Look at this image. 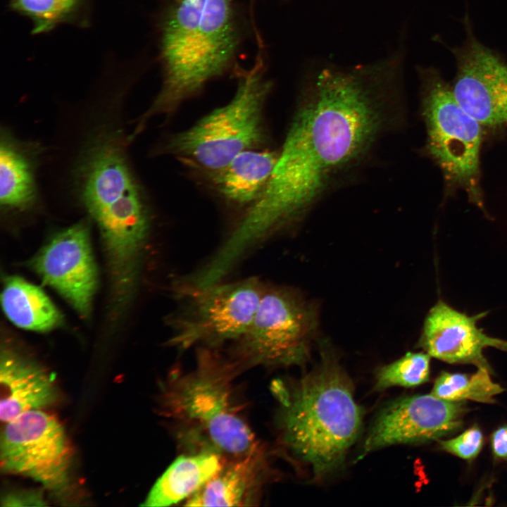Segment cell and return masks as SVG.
<instances>
[{"mask_svg":"<svg viewBox=\"0 0 507 507\" xmlns=\"http://www.w3.org/2000/svg\"><path fill=\"white\" fill-rule=\"evenodd\" d=\"M279 152L247 150L220 170L208 172L215 189L227 201L238 205L254 204L263 194Z\"/></svg>","mask_w":507,"mask_h":507,"instance_id":"18","label":"cell"},{"mask_svg":"<svg viewBox=\"0 0 507 507\" xmlns=\"http://www.w3.org/2000/svg\"><path fill=\"white\" fill-rule=\"evenodd\" d=\"M441 447L447 452L463 459L477 456L483 444V435L477 427H472L458 437L449 440H440Z\"/></svg>","mask_w":507,"mask_h":507,"instance_id":"24","label":"cell"},{"mask_svg":"<svg viewBox=\"0 0 507 507\" xmlns=\"http://www.w3.org/2000/svg\"><path fill=\"white\" fill-rule=\"evenodd\" d=\"M234 75L237 87L230 101L170 137L161 152L213 172L264 142L265 106L273 87L266 75L265 54H257L250 68L240 67Z\"/></svg>","mask_w":507,"mask_h":507,"instance_id":"5","label":"cell"},{"mask_svg":"<svg viewBox=\"0 0 507 507\" xmlns=\"http://www.w3.org/2000/svg\"><path fill=\"white\" fill-rule=\"evenodd\" d=\"M318 311L298 293L265 287L258 307L230 356L242 370L301 365L308 360L318 328Z\"/></svg>","mask_w":507,"mask_h":507,"instance_id":"8","label":"cell"},{"mask_svg":"<svg viewBox=\"0 0 507 507\" xmlns=\"http://www.w3.org/2000/svg\"><path fill=\"white\" fill-rule=\"evenodd\" d=\"M32 268L82 316L89 315L98 283L89 232L84 221L63 230L34 257Z\"/></svg>","mask_w":507,"mask_h":507,"instance_id":"12","label":"cell"},{"mask_svg":"<svg viewBox=\"0 0 507 507\" xmlns=\"http://www.w3.org/2000/svg\"><path fill=\"white\" fill-rule=\"evenodd\" d=\"M0 385V418L5 423L25 412L51 406L58 397L50 374L8 351L1 356Z\"/></svg>","mask_w":507,"mask_h":507,"instance_id":"16","label":"cell"},{"mask_svg":"<svg viewBox=\"0 0 507 507\" xmlns=\"http://www.w3.org/2000/svg\"><path fill=\"white\" fill-rule=\"evenodd\" d=\"M223 458L213 453H181L158 477L142 506L162 507L187 501L221 468Z\"/></svg>","mask_w":507,"mask_h":507,"instance_id":"19","label":"cell"},{"mask_svg":"<svg viewBox=\"0 0 507 507\" xmlns=\"http://www.w3.org/2000/svg\"><path fill=\"white\" fill-rule=\"evenodd\" d=\"M1 299L6 317L23 329L46 332L62 322L61 313L44 291L21 277L5 280Z\"/></svg>","mask_w":507,"mask_h":507,"instance_id":"20","label":"cell"},{"mask_svg":"<svg viewBox=\"0 0 507 507\" xmlns=\"http://www.w3.org/2000/svg\"><path fill=\"white\" fill-rule=\"evenodd\" d=\"M320 355L318 365L299 380L270 384L275 451L314 482L342 465L362 424L350 379L326 345Z\"/></svg>","mask_w":507,"mask_h":507,"instance_id":"2","label":"cell"},{"mask_svg":"<svg viewBox=\"0 0 507 507\" xmlns=\"http://www.w3.org/2000/svg\"><path fill=\"white\" fill-rule=\"evenodd\" d=\"M194 365L175 370L161 383L159 411L181 453H213L223 458L256 449L237 384L242 372L217 349L197 348Z\"/></svg>","mask_w":507,"mask_h":507,"instance_id":"4","label":"cell"},{"mask_svg":"<svg viewBox=\"0 0 507 507\" xmlns=\"http://www.w3.org/2000/svg\"><path fill=\"white\" fill-rule=\"evenodd\" d=\"M455 56L458 103L482 126H507V65L470 34Z\"/></svg>","mask_w":507,"mask_h":507,"instance_id":"13","label":"cell"},{"mask_svg":"<svg viewBox=\"0 0 507 507\" xmlns=\"http://www.w3.org/2000/svg\"><path fill=\"white\" fill-rule=\"evenodd\" d=\"M72 459L65 430L53 415L33 410L6 423L0 442L6 473L31 478L61 496L70 487Z\"/></svg>","mask_w":507,"mask_h":507,"instance_id":"10","label":"cell"},{"mask_svg":"<svg viewBox=\"0 0 507 507\" xmlns=\"http://www.w3.org/2000/svg\"><path fill=\"white\" fill-rule=\"evenodd\" d=\"M42 153L39 143L23 141L7 128L0 139V204L5 211H25L39 199L36 175Z\"/></svg>","mask_w":507,"mask_h":507,"instance_id":"17","label":"cell"},{"mask_svg":"<svg viewBox=\"0 0 507 507\" xmlns=\"http://www.w3.org/2000/svg\"><path fill=\"white\" fill-rule=\"evenodd\" d=\"M430 356L426 352H408L399 360L381 367L376 375L375 389L392 386L414 387L430 377Z\"/></svg>","mask_w":507,"mask_h":507,"instance_id":"22","label":"cell"},{"mask_svg":"<svg viewBox=\"0 0 507 507\" xmlns=\"http://www.w3.org/2000/svg\"><path fill=\"white\" fill-rule=\"evenodd\" d=\"M82 0H13V6L29 17L35 33L51 30L70 15Z\"/></svg>","mask_w":507,"mask_h":507,"instance_id":"23","label":"cell"},{"mask_svg":"<svg viewBox=\"0 0 507 507\" xmlns=\"http://www.w3.org/2000/svg\"><path fill=\"white\" fill-rule=\"evenodd\" d=\"M489 369L479 367L477 371L470 375L444 372L436 380L432 394L449 401L492 403L493 397L503 389L492 380Z\"/></svg>","mask_w":507,"mask_h":507,"instance_id":"21","label":"cell"},{"mask_svg":"<svg viewBox=\"0 0 507 507\" xmlns=\"http://www.w3.org/2000/svg\"><path fill=\"white\" fill-rule=\"evenodd\" d=\"M405 40L375 61L352 66L315 61L270 180L237 225L258 244L299 221L330 181L361 158L399 115Z\"/></svg>","mask_w":507,"mask_h":507,"instance_id":"1","label":"cell"},{"mask_svg":"<svg viewBox=\"0 0 507 507\" xmlns=\"http://www.w3.org/2000/svg\"><path fill=\"white\" fill-rule=\"evenodd\" d=\"M2 505L6 506H44L42 494L35 491H21L7 494L2 499Z\"/></svg>","mask_w":507,"mask_h":507,"instance_id":"25","label":"cell"},{"mask_svg":"<svg viewBox=\"0 0 507 507\" xmlns=\"http://www.w3.org/2000/svg\"><path fill=\"white\" fill-rule=\"evenodd\" d=\"M491 443L495 456L507 459V425L495 430L492 436Z\"/></svg>","mask_w":507,"mask_h":507,"instance_id":"26","label":"cell"},{"mask_svg":"<svg viewBox=\"0 0 507 507\" xmlns=\"http://www.w3.org/2000/svg\"><path fill=\"white\" fill-rule=\"evenodd\" d=\"M486 314L469 316L439 301L425 319L419 346L430 356L449 363L489 368L483 349L494 347L507 351V341L490 337L477 326Z\"/></svg>","mask_w":507,"mask_h":507,"instance_id":"14","label":"cell"},{"mask_svg":"<svg viewBox=\"0 0 507 507\" xmlns=\"http://www.w3.org/2000/svg\"><path fill=\"white\" fill-rule=\"evenodd\" d=\"M421 81L422 113L427 148L445 180L463 189L480 208V184L482 125L456 101L452 89L432 68H418Z\"/></svg>","mask_w":507,"mask_h":507,"instance_id":"7","label":"cell"},{"mask_svg":"<svg viewBox=\"0 0 507 507\" xmlns=\"http://www.w3.org/2000/svg\"><path fill=\"white\" fill-rule=\"evenodd\" d=\"M264 444L249 453L223 458L220 470L193 496L187 506H253L277 477Z\"/></svg>","mask_w":507,"mask_h":507,"instance_id":"15","label":"cell"},{"mask_svg":"<svg viewBox=\"0 0 507 507\" xmlns=\"http://www.w3.org/2000/svg\"><path fill=\"white\" fill-rule=\"evenodd\" d=\"M264 289L251 277L179 293L185 302L173 320L169 346L217 349L235 342L250 326Z\"/></svg>","mask_w":507,"mask_h":507,"instance_id":"9","label":"cell"},{"mask_svg":"<svg viewBox=\"0 0 507 507\" xmlns=\"http://www.w3.org/2000/svg\"><path fill=\"white\" fill-rule=\"evenodd\" d=\"M465 411L462 401L445 400L432 394L395 401L377 417L358 458L387 446L438 439L461 427Z\"/></svg>","mask_w":507,"mask_h":507,"instance_id":"11","label":"cell"},{"mask_svg":"<svg viewBox=\"0 0 507 507\" xmlns=\"http://www.w3.org/2000/svg\"><path fill=\"white\" fill-rule=\"evenodd\" d=\"M249 32L254 37L242 0H166L158 22L163 82L133 135L151 117L171 115L209 82L234 74Z\"/></svg>","mask_w":507,"mask_h":507,"instance_id":"3","label":"cell"},{"mask_svg":"<svg viewBox=\"0 0 507 507\" xmlns=\"http://www.w3.org/2000/svg\"><path fill=\"white\" fill-rule=\"evenodd\" d=\"M257 1L258 0H249V6L253 9L256 8Z\"/></svg>","mask_w":507,"mask_h":507,"instance_id":"27","label":"cell"},{"mask_svg":"<svg viewBox=\"0 0 507 507\" xmlns=\"http://www.w3.org/2000/svg\"><path fill=\"white\" fill-rule=\"evenodd\" d=\"M127 136L105 128L88 140L74 170L77 196L101 234L148 230L144 192L130 166Z\"/></svg>","mask_w":507,"mask_h":507,"instance_id":"6","label":"cell"}]
</instances>
